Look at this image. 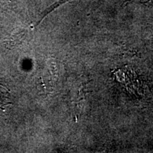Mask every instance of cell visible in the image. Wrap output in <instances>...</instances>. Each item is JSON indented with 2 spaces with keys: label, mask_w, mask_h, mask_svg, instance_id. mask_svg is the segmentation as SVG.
<instances>
[{
  "label": "cell",
  "mask_w": 153,
  "mask_h": 153,
  "mask_svg": "<svg viewBox=\"0 0 153 153\" xmlns=\"http://www.w3.org/2000/svg\"><path fill=\"white\" fill-rule=\"evenodd\" d=\"M72 1V0H59L58 1H57V2H55V4H53L51 6V7H50L47 10L45 11V12H43V17H42L41 19H43L44 17L46 16L47 14H48L50 12H51V11L54 10V9L57 8V7H60V5L63 4H65L66 2H68V1Z\"/></svg>",
  "instance_id": "2"
},
{
  "label": "cell",
  "mask_w": 153,
  "mask_h": 153,
  "mask_svg": "<svg viewBox=\"0 0 153 153\" xmlns=\"http://www.w3.org/2000/svg\"><path fill=\"white\" fill-rule=\"evenodd\" d=\"M12 104L11 94L7 88L0 85V109L4 110Z\"/></svg>",
  "instance_id": "1"
},
{
  "label": "cell",
  "mask_w": 153,
  "mask_h": 153,
  "mask_svg": "<svg viewBox=\"0 0 153 153\" xmlns=\"http://www.w3.org/2000/svg\"><path fill=\"white\" fill-rule=\"evenodd\" d=\"M141 2L147 5H153V0H140Z\"/></svg>",
  "instance_id": "3"
}]
</instances>
